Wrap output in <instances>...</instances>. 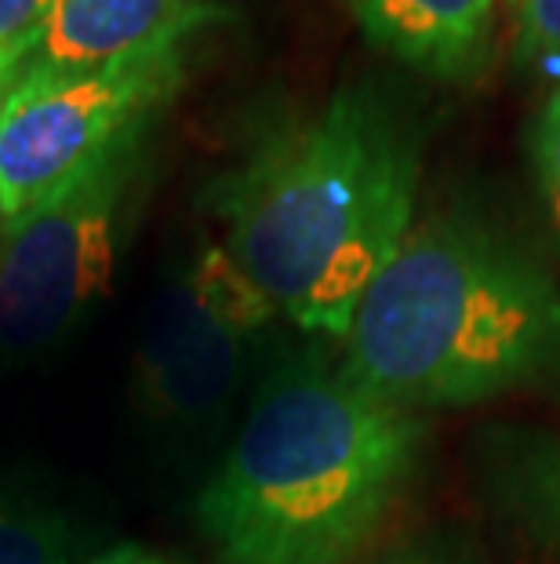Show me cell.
<instances>
[{"instance_id":"obj_1","label":"cell","mask_w":560,"mask_h":564,"mask_svg":"<svg viewBox=\"0 0 560 564\" xmlns=\"http://www.w3.org/2000/svg\"><path fill=\"white\" fill-rule=\"evenodd\" d=\"M419 172L411 113L375 84H345L317 110L262 131L219 178V245L281 317L342 339L415 226Z\"/></svg>"},{"instance_id":"obj_2","label":"cell","mask_w":560,"mask_h":564,"mask_svg":"<svg viewBox=\"0 0 560 564\" xmlns=\"http://www.w3.org/2000/svg\"><path fill=\"white\" fill-rule=\"evenodd\" d=\"M419 441V419L342 365H281L200 491L216 564H345L408 481Z\"/></svg>"},{"instance_id":"obj_3","label":"cell","mask_w":560,"mask_h":564,"mask_svg":"<svg viewBox=\"0 0 560 564\" xmlns=\"http://www.w3.org/2000/svg\"><path fill=\"white\" fill-rule=\"evenodd\" d=\"M560 361V292L466 212L415 223L342 335V371L404 412L476 404Z\"/></svg>"},{"instance_id":"obj_4","label":"cell","mask_w":560,"mask_h":564,"mask_svg":"<svg viewBox=\"0 0 560 564\" xmlns=\"http://www.w3.org/2000/svg\"><path fill=\"white\" fill-rule=\"evenodd\" d=\"M153 121L131 124L15 223L0 226V346L58 343L106 295L150 158Z\"/></svg>"},{"instance_id":"obj_5","label":"cell","mask_w":560,"mask_h":564,"mask_svg":"<svg viewBox=\"0 0 560 564\" xmlns=\"http://www.w3.org/2000/svg\"><path fill=\"white\" fill-rule=\"evenodd\" d=\"M200 30L88 69L22 74L0 99V226L85 167L131 124L157 121L183 88Z\"/></svg>"},{"instance_id":"obj_6","label":"cell","mask_w":560,"mask_h":564,"mask_svg":"<svg viewBox=\"0 0 560 564\" xmlns=\"http://www.w3.org/2000/svg\"><path fill=\"white\" fill-rule=\"evenodd\" d=\"M277 317L222 245H205L164 284L139 350L142 393L172 419H205L230 401L248 350Z\"/></svg>"},{"instance_id":"obj_7","label":"cell","mask_w":560,"mask_h":564,"mask_svg":"<svg viewBox=\"0 0 560 564\" xmlns=\"http://www.w3.org/2000/svg\"><path fill=\"white\" fill-rule=\"evenodd\" d=\"M211 15L205 0H63L19 77L113 63L175 33L205 30Z\"/></svg>"},{"instance_id":"obj_8","label":"cell","mask_w":560,"mask_h":564,"mask_svg":"<svg viewBox=\"0 0 560 564\" xmlns=\"http://www.w3.org/2000/svg\"><path fill=\"white\" fill-rule=\"evenodd\" d=\"M495 0H350L367 41L433 77H466L481 63Z\"/></svg>"},{"instance_id":"obj_9","label":"cell","mask_w":560,"mask_h":564,"mask_svg":"<svg viewBox=\"0 0 560 564\" xmlns=\"http://www.w3.org/2000/svg\"><path fill=\"white\" fill-rule=\"evenodd\" d=\"M58 4L63 0H0V95L11 88L33 47L41 44Z\"/></svg>"},{"instance_id":"obj_10","label":"cell","mask_w":560,"mask_h":564,"mask_svg":"<svg viewBox=\"0 0 560 564\" xmlns=\"http://www.w3.org/2000/svg\"><path fill=\"white\" fill-rule=\"evenodd\" d=\"M0 564H66L63 535L55 524L0 496Z\"/></svg>"},{"instance_id":"obj_11","label":"cell","mask_w":560,"mask_h":564,"mask_svg":"<svg viewBox=\"0 0 560 564\" xmlns=\"http://www.w3.org/2000/svg\"><path fill=\"white\" fill-rule=\"evenodd\" d=\"M517 19L524 63L560 84V0H520Z\"/></svg>"},{"instance_id":"obj_12","label":"cell","mask_w":560,"mask_h":564,"mask_svg":"<svg viewBox=\"0 0 560 564\" xmlns=\"http://www.w3.org/2000/svg\"><path fill=\"white\" fill-rule=\"evenodd\" d=\"M535 172H539V189L550 208V219L560 230V88L542 106L539 121H535Z\"/></svg>"},{"instance_id":"obj_13","label":"cell","mask_w":560,"mask_h":564,"mask_svg":"<svg viewBox=\"0 0 560 564\" xmlns=\"http://www.w3.org/2000/svg\"><path fill=\"white\" fill-rule=\"evenodd\" d=\"M539 502H542V510L553 518V524L560 528V459L550 463L539 474Z\"/></svg>"},{"instance_id":"obj_14","label":"cell","mask_w":560,"mask_h":564,"mask_svg":"<svg viewBox=\"0 0 560 564\" xmlns=\"http://www.w3.org/2000/svg\"><path fill=\"white\" fill-rule=\"evenodd\" d=\"M102 564H157V561H146V557H113V561H102Z\"/></svg>"},{"instance_id":"obj_15","label":"cell","mask_w":560,"mask_h":564,"mask_svg":"<svg viewBox=\"0 0 560 564\" xmlns=\"http://www.w3.org/2000/svg\"><path fill=\"white\" fill-rule=\"evenodd\" d=\"M393 564H440V561H422V557H408V561H393Z\"/></svg>"},{"instance_id":"obj_16","label":"cell","mask_w":560,"mask_h":564,"mask_svg":"<svg viewBox=\"0 0 560 564\" xmlns=\"http://www.w3.org/2000/svg\"><path fill=\"white\" fill-rule=\"evenodd\" d=\"M0 99H4V95H0Z\"/></svg>"}]
</instances>
